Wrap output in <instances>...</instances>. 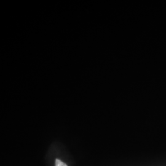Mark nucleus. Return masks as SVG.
Returning a JSON list of instances; mask_svg holds the SVG:
<instances>
[{"label": "nucleus", "mask_w": 166, "mask_h": 166, "mask_svg": "<svg viewBox=\"0 0 166 166\" xmlns=\"http://www.w3.org/2000/svg\"><path fill=\"white\" fill-rule=\"evenodd\" d=\"M55 166H67V165H66V164H65L62 161L59 160V159H56V163H55Z\"/></svg>", "instance_id": "obj_1"}]
</instances>
